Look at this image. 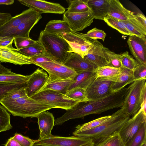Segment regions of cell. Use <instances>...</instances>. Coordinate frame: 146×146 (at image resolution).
<instances>
[{"instance_id":"obj_10","label":"cell","mask_w":146,"mask_h":146,"mask_svg":"<svg viewBox=\"0 0 146 146\" xmlns=\"http://www.w3.org/2000/svg\"><path fill=\"white\" fill-rule=\"evenodd\" d=\"M146 122V113L142 109L130 118L119 130V135L125 145L138 131L141 125Z\"/></svg>"},{"instance_id":"obj_22","label":"cell","mask_w":146,"mask_h":146,"mask_svg":"<svg viewBox=\"0 0 146 146\" xmlns=\"http://www.w3.org/2000/svg\"><path fill=\"white\" fill-rule=\"evenodd\" d=\"M110 0H88V5L94 18L103 20L109 13Z\"/></svg>"},{"instance_id":"obj_32","label":"cell","mask_w":146,"mask_h":146,"mask_svg":"<svg viewBox=\"0 0 146 146\" xmlns=\"http://www.w3.org/2000/svg\"><path fill=\"white\" fill-rule=\"evenodd\" d=\"M104 21L108 26L121 34L129 36H133L128 30L123 21L108 15L104 18Z\"/></svg>"},{"instance_id":"obj_1","label":"cell","mask_w":146,"mask_h":146,"mask_svg":"<svg viewBox=\"0 0 146 146\" xmlns=\"http://www.w3.org/2000/svg\"><path fill=\"white\" fill-rule=\"evenodd\" d=\"M128 87L114 92L104 98L93 100L80 102L68 110L62 116L64 121L83 118L92 114H99L108 110L121 107Z\"/></svg>"},{"instance_id":"obj_11","label":"cell","mask_w":146,"mask_h":146,"mask_svg":"<svg viewBox=\"0 0 146 146\" xmlns=\"http://www.w3.org/2000/svg\"><path fill=\"white\" fill-rule=\"evenodd\" d=\"M114 82L97 77L85 90L86 95L88 101L101 98L114 92L111 88Z\"/></svg>"},{"instance_id":"obj_30","label":"cell","mask_w":146,"mask_h":146,"mask_svg":"<svg viewBox=\"0 0 146 146\" xmlns=\"http://www.w3.org/2000/svg\"><path fill=\"white\" fill-rule=\"evenodd\" d=\"M94 146H125L119 134L116 131L94 143Z\"/></svg>"},{"instance_id":"obj_3","label":"cell","mask_w":146,"mask_h":146,"mask_svg":"<svg viewBox=\"0 0 146 146\" xmlns=\"http://www.w3.org/2000/svg\"><path fill=\"white\" fill-rule=\"evenodd\" d=\"M0 103L13 116L24 118L37 117L41 112L54 108L27 96L14 100H2Z\"/></svg>"},{"instance_id":"obj_12","label":"cell","mask_w":146,"mask_h":146,"mask_svg":"<svg viewBox=\"0 0 146 146\" xmlns=\"http://www.w3.org/2000/svg\"><path fill=\"white\" fill-rule=\"evenodd\" d=\"M94 19L90 11L76 13L66 11L63 17V20L68 23L72 31L75 32L82 31L90 26Z\"/></svg>"},{"instance_id":"obj_31","label":"cell","mask_w":146,"mask_h":146,"mask_svg":"<svg viewBox=\"0 0 146 146\" xmlns=\"http://www.w3.org/2000/svg\"><path fill=\"white\" fill-rule=\"evenodd\" d=\"M12 72L9 74H0V83H26L30 77Z\"/></svg>"},{"instance_id":"obj_48","label":"cell","mask_w":146,"mask_h":146,"mask_svg":"<svg viewBox=\"0 0 146 146\" xmlns=\"http://www.w3.org/2000/svg\"><path fill=\"white\" fill-rule=\"evenodd\" d=\"M14 38L8 36L0 38V47H7L13 42Z\"/></svg>"},{"instance_id":"obj_52","label":"cell","mask_w":146,"mask_h":146,"mask_svg":"<svg viewBox=\"0 0 146 146\" xmlns=\"http://www.w3.org/2000/svg\"><path fill=\"white\" fill-rule=\"evenodd\" d=\"M11 69L6 68L1 64L0 62V74L12 73Z\"/></svg>"},{"instance_id":"obj_14","label":"cell","mask_w":146,"mask_h":146,"mask_svg":"<svg viewBox=\"0 0 146 146\" xmlns=\"http://www.w3.org/2000/svg\"><path fill=\"white\" fill-rule=\"evenodd\" d=\"M18 1L40 13H49L62 14L65 11V8L58 3L39 0H19Z\"/></svg>"},{"instance_id":"obj_26","label":"cell","mask_w":146,"mask_h":146,"mask_svg":"<svg viewBox=\"0 0 146 146\" xmlns=\"http://www.w3.org/2000/svg\"><path fill=\"white\" fill-rule=\"evenodd\" d=\"M74 81L73 79L71 78L54 81L46 83L40 91L49 89L65 95Z\"/></svg>"},{"instance_id":"obj_34","label":"cell","mask_w":146,"mask_h":146,"mask_svg":"<svg viewBox=\"0 0 146 146\" xmlns=\"http://www.w3.org/2000/svg\"><path fill=\"white\" fill-rule=\"evenodd\" d=\"M88 0H69L67 11L72 13H80L90 11L88 5Z\"/></svg>"},{"instance_id":"obj_18","label":"cell","mask_w":146,"mask_h":146,"mask_svg":"<svg viewBox=\"0 0 146 146\" xmlns=\"http://www.w3.org/2000/svg\"><path fill=\"white\" fill-rule=\"evenodd\" d=\"M42 18L41 14L36 11L32 16L24 20L6 36L13 38L30 37L31 30Z\"/></svg>"},{"instance_id":"obj_13","label":"cell","mask_w":146,"mask_h":146,"mask_svg":"<svg viewBox=\"0 0 146 146\" xmlns=\"http://www.w3.org/2000/svg\"><path fill=\"white\" fill-rule=\"evenodd\" d=\"M107 48L97 40H93L91 48L84 58L97 68L108 66Z\"/></svg>"},{"instance_id":"obj_9","label":"cell","mask_w":146,"mask_h":146,"mask_svg":"<svg viewBox=\"0 0 146 146\" xmlns=\"http://www.w3.org/2000/svg\"><path fill=\"white\" fill-rule=\"evenodd\" d=\"M35 65L42 68L48 74L46 83L55 80L69 78L73 79L77 74L73 69L63 64L54 62H44Z\"/></svg>"},{"instance_id":"obj_43","label":"cell","mask_w":146,"mask_h":146,"mask_svg":"<svg viewBox=\"0 0 146 146\" xmlns=\"http://www.w3.org/2000/svg\"><path fill=\"white\" fill-rule=\"evenodd\" d=\"M106 52L108 58V66L120 68L122 66L120 60L121 54L111 51L108 48Z\"/></svg>"},{"instance_id":"obj_46","label":"cell","mask_w":146,"mask_h":146,"mask_svg":"<svg viewBox=\"0 0 146 146\" xmlns=\"http://www.w3.org/2000/svg\"><path fill=\"white\" fill-rule=\"evenodd\" d=\"M135 80L146 79V65L139 64L133 71Z\"/></svg>"},{"instance_id":"obj_44","label":"cell","mask_w":146,"mask_h":146,"mask_svg":"<svg viewBox=\"0 0 146 146\" xmlns=\"http://www.w3.org/2000/svg\"><path fill=\"white\" fill-rule=\"evenodd\" d=\"M13 138L22 146H33L34 140L21 134L15 133Z\"/></svg>"},{"instance_id":"obj_29","label":"cell","mask_w":146,"mask_h":146,"mask_svg":"<svg viewBox=\"0 0 146 146\" xmlns=\"http://www.w3.org/2000/svg\"><path fill=\"white\" fill-rule=\"evenodd\" d=\"M123 22L128 30L133 35L140 37H146V28L139 22L135 16L127 21Z\"/></svg>"},{"instance_id":"obj_27","label":"cell","mask_w":146,"mask_h":146,"mask_svg":"<svg viewBox=\"0 0 146 146\" xmlns=\"http://www.w3.org/2000/svg\"><path fill=\"white\" fill-rule=\"evenodd\" d=\"M43 31L46 33L52 34L70 32L72 31L68 23L63 20L50 21L47 24Z\"/></svg>"},{"instance_id":"obj_6","label":"cell","mask_w":146,"mask_h":146,"mask_svg":"<svg viewBox=\"0 0 146 146\" xmlns=\"http://www.w3.org/2000/svg\"><path fill=\"white\" fill-rule=\"evenodd\" d=\"M40 102L68 111L78 103L59 92L46 89L40 90L30 97Z\"/></svg>"},{"instance_id":"obj_37","label":"cell","mask_w":146,"mask_h":146,"mask_svg":"<svg viewBox=\"0 0 146 146\" xmlns=\"http://www.w3.org/2000/svg\"><path fill=\"white\" fill-rule=\"evenodd\" d=\"M26 83H0V100L12 92L21 88L26 87Z\"/></svg>"},{"instance_id":"obj_50","label":"cell","mask_w":146,"mask_h":146,"mask_svg":"<svg viewBox=\"0 0 146 146\" xmlns=\"http://www.w3.org/2000/svg\"><path fill=\"white\" fill-rule=\"evenodd\" d=\"M135 17L145 28H146V18L143 14L138 13L135 15Z\"/></svg>"},{"instance_id":"obj_15","label":"cell","mask_w":146,"mask_h":146,"mask_svg":"<svg viewBox=\"0 0 146 146\" xmlns=\"http://www.w3.org/2000/svg\"><path fill=\"white\" fill-rule=\"evenodd\" d=\"M1 62H8L22 66L32 64L30 58L21 53L12 44L7 47H0Z\"/></svg>"},{"instance_id":"obj_24","label":"cell","mask_w":146,"mask_h":146,"mask_svg":"<svg viewBox=\"0 0 146 146\" xmlns=\"http://www.w3.org/2000/svg\"><path fill=\"white\" fill-rule=\"evenodd\" d=\"M97 77L95 70L79 72L74 78V81L69 86L68 91L76 87L86 90Z\"/></svg>"},{"instance_id":"obj_41","label":"cell","mask_w":146,"mask_h":146,"mask_svg":"<svg viewBox=\"0 0 146 146\" xmlns=\"http://www.w3.org/2000/svg\"><path fill=\"white\" fill-rule=\"evenodd\" d=\"M81 35L86 38L92 40H102L104 41L106 34L103 31L95 27L90 30L86 34L81 33Z\"/></svg>"},{"instance_id":"obj_51","label":"cell","mask_w":146,"mask_h":146,"mask_svg":"<svg viewBox=\"0 0 146 146\" xmlns=\"http://www.w3.org/2000/svg\"><path fill=\"white\" fill-rule=\"evenodd\" d=\"M4 146H22L13 137L9 139Z\"/></svg>"},{"instance_id":"obj_33","label":"cell","mask_w":146,"mask_h":146,"mask_svg":"<svg viewBox=\"0 0 146 146\" xmlns=\"http://www.w3.org/2000/svg\"><path fill=\"white\" fill-rule=\"evenodd\" d=\"M146 122L141 126L138 131L125 146H143L146 143Z\"/></svg>"},{"instance_id":"obj_5","label":"cell","mask_w":146,"mask_h":146,"mask_svg":"<svg viewBox=\"0 0 146 146\" xmlns=\"http://www.w3.org/2000/svg\"><path fill=\"white\" fill-rule=\"evenodd\" d=\"M128 88L121 109L130 117L136 114L141 108L146 109V79L135 80Z\"/></svg>"},{"instance_id":"obj_20","label":"cell","mask_w":146,"mask_h":146,"mask_svg":"<svg viewBox=\"0 0 146 146\" xmlns=\"http://www.w3.org/2000/svg\"><path fill=\"white\" fill-rule=\"evenodd\" d=\"M36 11L29 8L20 14L12 17L0 27V38L6 36L16 28L24 20L33 15Z\"/></svg>"},{"instance_id":"obj_38","label":"cell","mask_w":146,"mask_h":146,"mask_svg":"<svg viewBox=\"0 0 146 146\" xmlns=\"http://www.w3.org/2000/svg\"><path fill=\"white\" fill-rule=\"evenodd\" d=\"M111 117V115L101 117L92 120L88 123L76 126L75 131H82L87 130L93 128L102 124Z\"/></svg>"},{"instance_id":"obj_39","label":"cell","mask_w":146,"mask_h":146,"mask_svg":"<svg viewBox=\"0 0 146 146\" xmlns=\"http://www.w3.org/2000/svg\"><path fill=\"white\" fill-rule=\"evenodd\" d=\"M65 95L72 99L80 102L88 101L86 95L85 90L80 87H75L68 91Z\"/></svg>"},{"instance_id":"obj_2","label":"cell","mask_w":146,"mask_h":146,"mask_svg":"<svg viewBox=\"0 0 146 146\" xmlns=\"http://www.w3.org/2000/svg\"><path fill=\"white\" fill-rule=\"evenodd\" d=\"M38 40L43 48L45 55L55 63L63 64L73 53L66 41L56 34L41 31Z\"/></svg>"},{"instance_id":"obj_42","label":"cell","mask_w":146,"mask_h":146,"mask_svg":"<svg viewBox=\"0 0 146 146\" xmlns=\"http://www.w3.org/2000/svg\"><path fill=\"white\" fill-rule=\"evenodd\" d=\"M37 40H34L30 37H19L14 38L13 42L15 46L18 50L29 46L36 43Z\"/></svg>"},{"instance_id":"obj_45","label":"cell","mask_w":146,"mask_h":146,"mask_svg":"<svg viewBox=\"0 0 146 146\" xmlns=\"http://www.w3.org/2000/svg\"><path fill=\"white\" fill-rule=\"evenodd\" d=\"M25 88L22 87L12 92L2 100H14L27 96Z\"/></svg>"},{"instance_id":"obj_53","label":"cell","mask_w":146,"mask_h":146,"mask_svg":"<svg viewBox=\"0 0 146 146\" xmlns=\"http://www.w3.org/2000/svg\"><path fill=\"white\" fill-rule=\"evenodd\" d=\"M14 0H0V5H10L14 3Z\"/></svg>"},{"instance_id":"obj_7","label":"cell","mask_w":146,"mask_h":146,"mask_svg":"<svg viewBox=\"0 0 146 146\" xmlns=\"http://www.w3.org/2000/svg\"><path fill=\"white\" fill-rule=\"evenodd\" d=\"M91 138L72 136L64 137L52 135L41 140H34L33 146H94Z\"/></svg>"},{"instance_id":"obj_19","label":"cell","mask_w":146,"mask_h":146,"mask_svg":"<svg viewBox=\"0 0 146 146\" xmlns=\"http://www.w3.org/2000/svg\"><path fill=\"white\" fill-rule=\"evenodd\" d=\"M38 123L40 131L38 140L47 138L52 136L51 131L54 125V117L48 111H44L37 116Z\"/></svg>"},{"instance_id":"obj_23","label":"cell","mask_w":146,"mask_h":146,"mask_svg":"<svg viewBox=\"0 0 146 146\" xmlns=\"http://www.w3.org/2000/svg\"><path fill=\"white\" fill-rule=\"evenodd\" d=\"M108 15L122 21L133 18V12L125 8L118 0H110V8Z\"/></svg>"},{"instance_id":"obj_49","label":"cell","mask_w":146,"mask_h":146,"mask_svg":"<svg viewBox=\"0 0 146 146\" xmlns=\"http://www.w3.org/2000/svg\"><path fill=\"white\" fill-rule=\"evenodd\" d=\"M12 17L10 13H0V27Z\"/></svg>"},{"instance_id":"obj_35","label":"cell","mask_w":146,"mask_h":146,"mask_svg":"<svg viewBox=\"0 0 146 146\" xmlns=\"http://www.w3.org/2000/svg\"><path fill=\"white\" fill-rule=\"evenodd\" d=\"M18 50L23 54L30 58L37 55L44 54L43 48L38 40L35 44Z\"/></svg>"},{"instance_id":"obj_4","label":"cell","mask_w":146,"mask_h":146,"mask_svg":"<svg viewBox=\"0 0 146 146\" xmlns=\"http://www.w3.org/2000/svg\"><path fill=\"white\" fill-rule=\"evenodd\" d=\"M130 118L120 109L111 115L109 119L97 127L84 131L75 130L72 135L78 137L90 138L95 143L115 131H119Z\"/></svg>"},{"instance_id":"obj_36","label":"cell","mask_w":146,"mask_h":146,"mask_svg":"<svg viewBox=\"0 0 146 146\" xmlns=\"http://www.w3.org/2000/svg\"><path fill=\"white\" fill-rule=\"evenodd\" d=\"M12 127L10 123V114L0 104V132L9 130Z\"/></svg>"},{"instance_id":"obj_8","label":"cell","mask_w":146,"mask_h":146,"mask_svg":"<svg viewBox=\"0 0 146 146\" xmlns=\"http://www.w3.org/2000/svg\"><path fill=\"white\" fill-rule=\"evenodd\" d=\"M56 34L66 41L73 53L79 54L83 58L92 46L93 40L82 36L81 33L72 31Z\"/></svg>"},{"instance_id":"obj_40","label":"cell","mask_w":146,"mask_h":146,"mask_svg":"<svg viewBox=\"0 0 146 146\" xmlns=\"http://www.w3.org/2000/svg\"><path fill=\"white\" fill-rule=\"evenodd\" d=\"M120 54L122 66L133 71L139 65V63L129 54L128 52L125 51Z\"/></svg>"},{"instance_id":"obj_16","label":"cell","mask_w":146,"mask_h":146,"mask_svg":"<svg viewBox=\"0 0 146 146\" xmlns=\"http://www.w3.org/2000/svg\"><path fill=\"white\" fill-rule=\"evenodd\" d=\"M127 42L131 53L137 62L146 65V37L129 36Z\"/></svg>"},{"instance_id":"obj_47","label":"cell","mask_w":146,"mask_h":146,"mask_svg":"<svg viewBox=\"0 0 146 146\" xmlns=\"http://www.w3.org/2000/svg\"><path fill=\"white\" fill-rule=\"evenodd\" d=\"M30 58L32 63L35 65L44 62H55L53 60L47 57L45 54L37 55Z\"/></svg>"},{"instance_id":"obj_17","label":"cell","mask_w":146,"mask_h":146,"mask_svg":"<svg viewBox=\"0 0 146 146\" xmlns=\"http://www.w3.org/2000/svg\"><path fill=\"white\" fill-rule=\"evenodd\" d=\"M30 75L25 88L27 95L30 98L39 91L46 84L48 77L47 73L39 68Z\"/></svg>"},{"instance_id":"obj_21","label":"cell","mask_w":146,"mask_h":146,"mask_svg":"<svg viewBox=\"0 0 146 146\" xmlns=\"http://www.w3.org/2000/svg\"><path fill=\"white\" fill-rule=\"evenodd\" d=\"M63 64L73 69L77 73L82 71H95L97 68L79 54L73 52Z\"/></svg>"},{"instance_id":"obj_25","label":"cell","mask_w":146,"mask_h":146,"mask_svg":"<svg viewBox=\"0 0 146 146\" xmlns=\"http://www.w3.org/2000/svg\"><path fill=\"white\" fill-rule=\"evenodd\" d=\"M120 74L116 81L111 86V89L113 92L123 88L135 81L133 71L122 66L120 68Z\"/></svg>"},{"instance_id":"obj_28","label":"cell","mask_w":146,"mask_h":146,"mask_svg":"<svg viewBox=\"0 0 146 146\" xmlns=\"http://www.w3.org/2000/svg\"><path fill=\"white\" fill-rule=\"evenodd\" d=\"M97 77L115 82L120 73V68L109 66L97 68L95 70Z\"/></svg>"}]
</instances>
